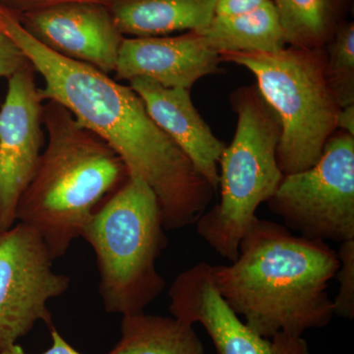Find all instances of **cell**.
Returning a JSON list of instances; mask_svg holds the SVG:
<instances>
[{
  "label": "cell",
  "mask_w": 354,
  "mask_h": 354,
  "mask_svg": "<svg viewBox=\"0 0 354 354\" xmlns=\"http://www.w3.org/2000/svg\"><path fill=\"white\" fill-rule=\"evenodd\" d=\"M351 0H272L286 43L302 48L327 46L342 23Z\"/></svg>",
  "instance_id": "e0dca14e"
},
{
  "label": "cell",
  "mask_w": 354,
  "mask_h": 354,
  "mask_svg": "<svg viewBox=\"0 0 354 354\" xmlns=\"http://www.w3.org/2000/svg\"><path fill=\"white\" fill-rule=\"evenodd\" d=\"M326 76L342 109L354 106V24L344 22L325 46Z\"/></svg>",
  "instance_id": "ac0fdd59"
},
{
  "label": "cell",
  "mask_w": 354,
  "mask_h": 354,
  "mask_svg": "<svg viewBox=\"0 0 354 354\" xmlns=\"http://www.w3.org/2000/svg\"><path fill=\"white\" fill-rule=\"evenodd\" d=\"M38 232L22 223L0 232V353L38 322L53 328L48 304L68 290L69 277L53 269Z\"/></svg>",
  "instance_id": "ba28073f"
},
{
  "label": "cell",
  "mask_w": 354,
  "mask_h": 354,
  "mask_svg": "<svg viewBox=\"0 0 354 354\" xmlns=\"http://www.w3.org/2000/svg\"><path fill=\"white\" fill-rule=\"evenodd\" d=\"M337 129L354 136V106L342 109L337 118Z\"/></svg>",
  "instance_id": "cb8c5ba5"
},
{
  "label": "cell",
  "mask_w": 354,
  "mask_h": 354,
  "mask_svg": "<svg viewBox=\"0 0 354 354\" xmlns=\"http://www.w3.org/2000/svg\"><path fill=\"white\" fill-rule=\"evenodd\" d=\"M221 55L199 31L177 37L124 39L116 64L118 80L145 78L165 88L190 90L198 80L218 73Z\"/></svg>",
  "instance_id": "7c38bea8"
},
{
  "label": "cell",
  "mask_w": 354,
  "mask_h": 354,
  "mask_svg": "<svg viewBox=\"0 0 354 354\" xmlns=\"http://www.w3.org/2000/svg\"><path fill=\"white\" fill-rule=\"evenodd\" d=\"M120 335L106 354H206L194 327L174 317L145 312L122 316Z\"/></svg>",
  "instance_id": "2e32d148"
},
{
  "label": "cell",
  "mask_w": 354,
  "mask_h": 354,
  "mask_svg": "<svg viewBox=\"0 0 354 354\" xmlns=\"http://www.w3.org/2000/svg\"><path fill=\"white\" fill-rule=\"evenodd\" d=\"M116 1L118 0H2L1 4L10 9L14 13L20 14L58 6V4L71 3V2H85V3L102 4V6L111 7Z\"/></svg>",
  "instance_id": "44dd1931"
},
{
  "label": "cell",
  "mask_w": 354,
  "mask_h": 354,
  "mask_svg": "<svg viewBox=\"0 0 354 354\" xmlns=\"http://www.w3.org/2000/svg\"><path fill=\"white\" fill-rule=\"evenodd\" d=\"M339 268L325 241L258 218L230 265H212L218 292L256 334L304 335L335 317L329 283Z\"/></svg>",
  "instance_id": "7a4b0ae2"
},
{
  "label": "cell",
  "mask_w": 354,
  "mask_h": 354,
  "mask_svg": "<svg viewBox=\"0 0 354 354\" xmlns=\"http://www.w3.org/2000/svg\"><path fill=\"white\" fill-rule=\"evenodd\" d=\"M0 31L19 46L44 80L43 102L68 109L79 124L99 135L118 153L131 176L153 191L167 230L196 223L216 191L187 156L158 127L131 87L92 65L62 57L37 41L16 14L0 3Z\"/></svg>",
  "instance_id": "6da1fadb"
},
{
  "label": "cell",
  "mask_w": 354,
  "mask_h": 354,
  "mask_svg": "<svg viewBox=\"0 0 354 354\" xmlns=\"http://www.w3.org/2000/svg\"><path fill=\"white\" fill-rule=\"evenodd\" d=\"M269 0H216V15L232 16L252 11Z\"/></svg>",
  "instance_id": "7402d4cb"
},
{
  "label": "cell",
  "mask_w": 354,
  "mask_h": 354,
  "mask_svg": "<svg viewBox=\"0 0 354 354\" xmlns=\"http://www.w3.org/2000/svg\"><path fill=\"white\" fill-rule=\"evenodd\" d=\"M43 125L48 144L18 203L16 221L38 232L55 261L129 174L118 153L58 102L44 104Z\"/></svg>",
  "instance_id": "3957f363"
},
{
  "label": "cell",
  "mask_w": 354,
  "mask_h": 354,
  "mask_svg": "<svg viewBox=\"0 0 354 354\" xmlns=\"http://www.w3.org/2000/svg\"><path fill=\"white\" fill-rule=\"evenodd\" d=\"M157 196L129 176L97 209L82 235L95 255L104 310L122 316L143 313L165 290L158 258L167 245Z\"/></svg>",
  "instance_id": "277c9868"
},
{
  "label": "cell",
  "mask_w": 354,
  "mask_h": 354,
  "mask_svg": "<svg viewBox=\"0 0 354 354\" xmlns=\"http://www.w3.org/2000/svg\"><path fill=\"white\" fill-rule=\"evenodd\" d=\"M16 16L27 32L50 50L106 74L115 71L124 38L109 7L71 2Z\"/></svg>",
  "instance_id": "8fae6325"
},
{
  "label": "cell",
  "mask_w": 354,
  "mask_h": 354,
  "mask_svg": "<svg viewBox=\"0 0 354 354\" xmlns=\"http://www.w3.org/2000/svg\"><path fill=\"white\" fill-rule=\"evenodd\" d=\"M171 316L200 324L218 354H312L304 335L264 337L251 330L218 292L212 265L199 263L179 274L169 290Z\"/></svg>",
  "instance_id": "9c48e42d"
},
{
  "label": "cell",
  "mask_w": 354,
  "mask_h": 354,
  "mask_svg": "<svg viewBox=\"0 0 354 354\" xmlns=\"http://www.w3.org/2000/svg\"><path fill=\"white\" fill-rule=\"evenodd\" d=\"M216 53H274L286 48L283 28L272 0L249 12L216 16L199 31Z\"/></svg>",
  "instance_id": "9a60e30c"
},
{
  "label": "cell",
  "mask_w": 354,
  "mask_h": 354,
  "mask_svg": "<svg viewBox=\"0 0 354 354\" xmlns=\"http://www.w3.org/2000/svg\"><path fill=\"white\" fill-rule=\"evenodd\" d=\"M230 104L237 127L218 162L220 202L203 214L196 228L216 253L234 262L242 239L257 221L258 208L274 195L283 174L277 160L281 120L257 85L236 88Z\"/></svg>",
  "instance_id": "5b68a950"
},
{
  "label": "cell",
  "mask_w": 354,
  "mask_h": 354,
  "mask_svg": "<svg viewBox=\"0 0 354 354\" xmlns=\"http://www.w3.org/2000/svg\"><path fill=\"white\" fill-rule=\"evenodd\" d=\"M216 0H118L109 7L122 35L157 37L176 31H201L216 15Z\"/></svg>",
  "instance_id": "5bb4252c"
},
{
  "label": "cell",
  "mask_w": 354,
  "mask_h": 354,
  "mask_svg": "<svg viewBox=\"0 0 354 354\" xmlns=\"http://www.w3.org/2000/svg\"><path fill=\"white\" fill-rule=\"evenodd\" d=\"M51 346L48 351L41 354H82L77 351L73 346H70L66 339L59 334V332L55 327L50 328ZM0 354H29L25 353L24 349L20 344H16L10 348L2 351Z\"/></svg>",
  "instance_id": "603a6c76"
},
{
  "label": "cell",
  "mask_w": 354,
  "mask_h": 354,
  "mask_svg": "<svg viewBox=\"0 0 354 354\" xmlns=\"http://www.w3.org/2000/svg\"><path fill=\"white\" fill-rule=\"evenodd\" d=\"M1 2H2V0H0V3H1Z\"/></svg>",
  "instance_id": "d4e9b609"
},
{
  "label": "cell",
  "mask_w": 354,
  "mask_h": 354,
  "mask_svg": "<svg viewBox=\"0 0 354 354\" xmlns=\"http://www.w3.org/2000/svg\"><path fill=\"white\" fill-rule=\"evenodd\" d=\"M29 62L19 46L0 31V78H10Z\"/></svg>",
  "instance_id": "ffe728a7"
},
{
  "label": "cell",
  "mask_w": 354,
  "mask_h": 354,
  "mask_svg": "<svg viewBox=\"0 0 354 354\" xmlns=\"http://www.w3.org/2000/svg\"><path fill=\"white\" fill-rule=\"evenodd\" d=\"M285 227L321 241L354 239V136L337 129L313 167L286 174L267 201Z\"/></svg>",
  "instance_id": "52a82bcc"
},
{
  "label": "cell",
  "mask_w": 354,
  "mask_h": 354,
  "mask_svg": "<svg viewBox=\"0 0 354 354\" xmlns=\"http://www.w3.org/2000/svg\"><path fill=\"white\" fill-rule=\"evenodd\" d=\"M129 82L152 120L183 150L216 192L220 180L218 162L225 145L198 113L190 90L162 87L145 78L132 79Z\"/></svg>",
  "instance_id": "4fadbf2b"
},
{
  "label": "cell",
  "mask_w": 354,
  "mask_h": 354,
  "mask_svg": "<svg viewBox=\"0 0 354 354\" xmlns=\"http://www.w3.org/2000/svg\"><path fill=\"white\" fill-rule=\"evenodd\" d=\"M337 255L339 268L335 277L339 290L333 299L335 316L351 320L354 317V239L342 242Z\"/></svg>",
  "instance_id": "d6986e66"
},
{
  "label": "cell",
  "mask_w": 354,
  "mask_h": 354,
  "mask_svg": "<svg viewBox=\"0 0 354 354\" xmlns=\"http://www.w3.org/2000/svg\"><path fill=\"white\" fill-rule=\"evenodd\" d=\"M35 72L29 62L8 79L0 108V232L15 223L18 203L43 153L44 102Z\"/></svg>",
  "instance_id": "30bf717a"
},
{
  "label": "cell",
  "mask_w": 354,
  "mask_h": 354,
  "mask_svg": "<svg viewBox=\"0 0 354 354\" xmlns=\"http://www.w3.org/2000/svg\"><path fill=\"white\" fill-rule=\"evenodd\" d=\"M221 57L252 72L261 94L279 114L277 160L283 176L313 167L337 131L342 111L326 76L325 48L288 46L274 53H223Z\"/></svg>",
  "instance_id": "8992f818"
}]
</instances>
